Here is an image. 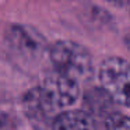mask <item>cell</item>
<instances>
[{
  "instance_id": "obj_6",
  "label": "cell",
  "mask_w": 130,
  "mask_h": 130,
  "mask_svg": "<svg viewBox=\"0 0 130 130\" xmlns=\"http://www.w3.org/2000/svg\"><path fill=\"white\" fill-rule=\"evenodd\" d=\"M0 130H17V126L9 116H0Z\"/></svg>"
},
{
  "instance_id": "obj_5",
  "label": "cell",
  "mask_w": 130,
  "mask_h": 130,
  "mask_svg": "<svg viewBox=\"0 0 130 130\" xmlns=\"http://www.w3.org/2000/svg\"><path fill=\"white\" fill-rule=\"evenodd\" d=\"M105 130H130V118L122 113H112L105 122Z\"/></svg>"
},
{
  "instance_id": "obj_1",
  "label": "cell",
  "mask_w": 130,
  "mask_h": 130,
  "mask_svg": "<svg viewBox=\"0 0 130 130\" xmlns=\"http://www.w3.org/2000/svg\"><path fill=\"white\" fill-rule=\"evenodd\" d=\"M78 98V84L74 80L55 73L43 80L42 85L32 88L24 98L29 119L37 124L53 123L56 113L70 106Z\"/></svg>"
},
{
  "instance_id": "obj_3",
  "label": "cell",
  "mask_w": 130,
  "mask_h": 130,
  "mask_svg": "<svg viewBox=\"0 0 130 130\" xmlns=\"http://www.w3.org/2000/svg\"><path fill=\"white\" fill-rule=\"evenodd\" d=\"M99 81L104 91L115 102L130 106V63L120 57L104 60L99 69Z\"/></svg>"
},
{
  "instance_id": "obj_2",
  "label": "cell",
  "mask_w": 130,
  "mask_h": 130,
  "mask_svg": "<svg viewBox=\"0 0 130 130\" xmlns=\"http://www.w3.org/2000/svg\"><path fill=\"white\" fill-rule=\"evenodd\" d=\"M51 59L57 73L77 80L87 78L91 73L92 62L88 51L73 41H59L51 49Z\"/></svg>"
},
{
  "instance_id": "obj_4",
  "label": "cell",
  "mask_w": 130,
  "mask_h": 130,
  "mask_svg": "<svg viewBox=\"0 0 130 130\" xmlns=\"http://www.w3.org/2000/svg\"><path fill=\"white\" fill-rule=\"evenodd\" d=\"M52 130H96L92 118L83 110L63 112L55 118Z\"/></svg>"
}]
</instances>
